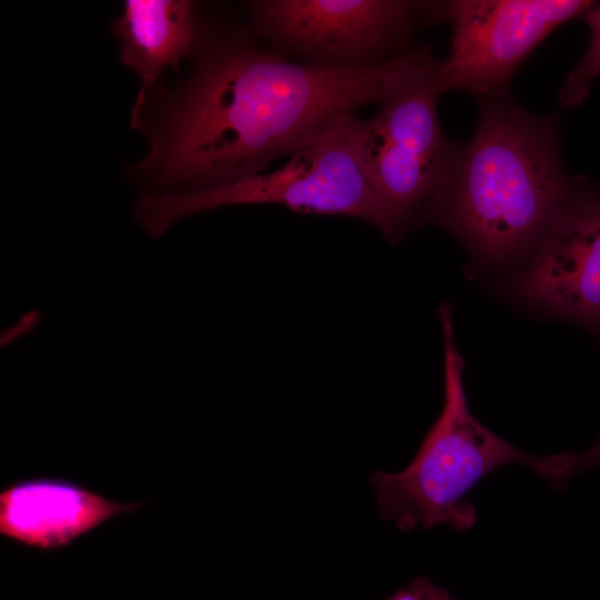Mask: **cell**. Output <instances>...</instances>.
Segmentation results:
<instances>
[{"mask_svg": "<svg viewBox=\"0 0 600 600\" xmlns=\"http://www.w3.org/2000/svg\"><path fill=\"white\" fill-rule=\"evenodd\" d=\"M444 338V402L410 464L397 473L374 471L370 483L379 516L401 531L449 524L467 531L477 522L466 494L499 467L518 463L531 468L559 487L567 452L539 457L512 446L470 412L462 381L464 362L453 332L451 309H438Z\"/></svg>", "mask_w": 600, "mask_h": 600, "instance_id": "cell-3", "label": "cell"}, {"mask_svg": "<svg viewBox=\"0 0 600 600\" xmlns=\"http://www.w3.org/2000/svg\"><path fill=\"white\" fill-rule=\"evenodd\" d=\"M578 183L563 171L550 120L494 102L424 209L481 262L501 268L533 252Z\"/></svg>", "mask_w": 600, "mask_h": 600, "instance_id": "cell-2", "label": "cell"}, {"mask_svg": "<svg viewBox=\"0 0 600 600\" xmlns=\"http://www.w3.org/2000/svg\"><path fill=\"white\" fill-rule=\"evenodd\" d=\"M437 72L438 68L383 101L371 118L357 122V157L390 239L398 238L439 192L456 159L457 150L444 138L437 113L441 93Z\"/></svg>", "mask_w": 600, "mask_h": 600, "instance_id": "cell-5", "label": "cell"}, {"mask_svg": "<svg viewBox=\"0 0 600 600\" xmlns=\"http://www.w3.org/2000/svg\"><path fill=\"white\" fill-rule=\"evenodd\" d=\"M357 114L327 130L271 173H258L213 189L143 194L132 206L136 221L160 238L177 221L233 204L279 203L298 212L341 214L364 220L390 239V229L358 160Z\"/></svg>", "mask_w": 600, "mask_h": 600, "instance_id": "cell-4", "label": "cell"}, {"mask_svg": "<svg viewBox=\"0 0 600 600\" xmlns=\"http://www.w3.org/2000/svg\"><path fill=\"white\" fill-rule=\"evenodd\" d=\"M387 600H453V598L447 589L434 584L427 577H421L396 591Z\"/></svg>", "mask_w": 600, "mask_h": 600, "instance_id": "cell-12", "label": "cell"}, {"mask_svg": "<svg viewBox=\"0 0 600 600\" xmlns=\"http://www.w3.org/2000/svg\"><path fill=\"white\" fill-rule=\"evenodd\" d=\"M421 7L422 2L404 0L248 2L252 34L307 63L332 68H363L393 58L390 50L407 34Z\"/></svg>", "mask_w": 600, "mask_h": 600, "instance_id": "cell-7", "label": "cell"}, {"mask_svg": "<svg viewBox=\"0 0 600 600\" xmlns=\"http://www.w3.org/2000/svg\"><path fill=\"white\" fill-rule=\"evenodd\" d=\"M513 290L600 337V188L578 183L514 277Z\"/></svg>", "mask_w": 600, "mask_h": 600, "instance_id": "cell-8", "label": "cell"}, {"mask_svg": "<svg viewBox=\"0 0 600 600\" xmlns=\"http://www.w3.org/2000/svg\"><path fill=\"white\" fill-rule=\"evenodd\" d=\"M598 467H600V437L584 452H568V467L562 478V487L572 477Z\"/></svg>", "mask_w": 600, "mask_h": 600, "instance_id": "cell-13", "label": "cell"}, {"mask_svg": "<svg viewBox=\"0 0 600 600\" xmlns=\"http://www.w3.org/2000/svg\"><path fill=\"white\" fill-rule=\"evenodd\" d=\"M189 0H127L112 21L121 62L146 86L162 82L168 70L194 54L201 24Z\"/></svg>", "mask_w": 600, "mask_h": 600, "instance_id": "cell-10", "label": "cell"}, {"mask_svg": "<svg viewBox=\"0 0 600 600\" xmlns=\"http://www.w3.org/2000/svg\"><path fill=\"white\" fill-rule=\"evenodd\" d=\"M588 0H457L423 3L428 14L450 23L451 48L439 62L441 92L496 93L523 58L553 29L582 17Z\"/></svg>", "mask_w": 600, "mask_h": 600, "instance_id": "cell-6", "label": "cell"}, {"mask_svg": "<svg viewBox=\"0 0 600 600\" xmlns=\"http://www.w3.org/2000/svg\"><path fill=\"white\" fill-rule=\"evenodd\" d=\"M147 503L117 502L66 478H27L0 491V536L22 547L53 551Z\"/></svg>", "mask_w": 600, "mask_h": 600, "instance_id": "cell-9", "label": "cell"}, {"mask_svg": "<svg viewBox=\"0 0 600 600\" xmlns=\"http://www.w3.org/2000/svg\"><path fill=\"white\" fill-rule=\"evenodd\" d=\"M194 68L173 89L142 84L131 128L150 141L130 166L149 194L218 188L261 173L366 104H381L433 73L430 49L378 64L332 68L296 63L262 48L248 31L203 23Z\"/></svg>", "mask_w": 600, "mask_h": 600, "instance_id": "cell-1", "label": "cell"}, {"mask_svg": "<svg viewBox=\"0 0 600 600\" xmlns=\"http://www.w3.org/2000/svg\"><path fill=\"white\" fill-rule=\"evenodd\" d=\"M582 19L591 32L590 43L560 90V101L564 107L581 103L587 98L591 83L600 77V4L594 3L583 13Z\"/></svg>", "mask_w": 600, "mask_h": 600, "instance_id": "cell-11", "label": "cell"}]
</instances>
